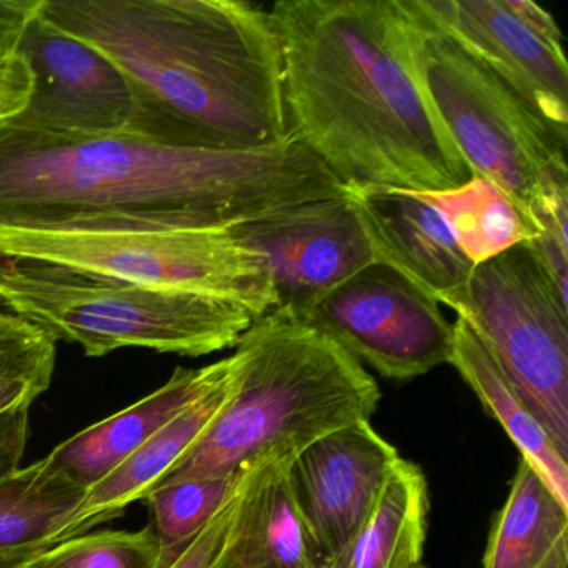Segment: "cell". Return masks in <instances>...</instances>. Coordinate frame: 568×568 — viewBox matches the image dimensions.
<instances>
[{
  "label": "cell",
  "instance_id": "6da1fadb",
  "mask_svg": "<svg viewBox=\"0 0 568 568\" xmlns=\"http://www.w3.org/2000/svg\"><path fill=\"white\" fill-rule=\"evenodd\" d=\"M345 194L294 134L258 151L182 148L134 131L54 134L0 122V229L224 227Z\"/></svg>",
  "mask_w": 568,
  "mask_h": 568
},
{
  "label": "cell",
  "instance_id": "7a4b0ae2",
  "mask_svg": "<svg viewBox=\"0 0 568 568\" xmlns=\"http://www.w3.org/2000/svg\"><path fill=\"white\" fill-rule=\"evenodd\" d=\"M291 132L345 185L458 187L470 168L418 88L398 0L272 6Z\"/></svg>",
  "mask_w": 568,
  "mask_h": 568
},
{
  "label": "cell",
  "instance_id": "3957f363",
  "mask_svg": "<svg viewBox=\"0 0 568 568\" xmlns=\"http://www.w3.org/2000/svg\"><path fill=\"white\" fill-rule=\"evenodd\" d=\"M138 99L132 131L182 148L258 151L291 138L271 14L242 0H42Z\"/></svg>",
  "mask_w": 568,
  "mask_h": 568
},
{
  "label": "cell",
  "instance_id": "277c9868",
  "mask_svg": "<svg viewBox=\"0 0 568 568\" xmlns=\"http://www.w3.org/2000/svg\"><path fill=\"white\" fill-rule=\"evenodd\" d=\"M235 355L231 397L158 485L237 474L265 457L294 460L318 438L371 420L382 398L357 358L284 312L257 318Z\"/></svg>",
  "mask_w": 568,
  "mask_h": 568
},
{
  "label": "cell",
  "instance_id": "5b68a950",
  "mask_svg": "<svg viewBox=\"0 0 568 568\" xmlns=\"http://www.w3.org/2000/svg\"><path fill=\"white\" fill-rule=\"evenodd\" d=\"M0 302L88 357L121 348L204 357L232 348L257 321L244 305L191 292L162 291L62 265L4 258Z\"/></svg>",
  "mask_w": 568,
  "mask_h": 568
},
{
  "label": "cell",
  "instance_id": "8992f818",
  "mask_svg": "<svg viewBox=\"0 0 568 568\" xmlns=\"http://www.w3.org/2000/svg\"><path fill=\"white\" fill-rule=\"evenodd\" d=\"M412 71L432 111L470 168L504 189L518 211L535 185L567 168L568 134L462 48L417 6L398 0Z\"/></svg>",
  "mask_w": 568,
  "mask_h": 568
},
{
  "label": "cell",
  "instance_id": "52a82bcc",
  "mask_svg": "<svg viewBox=\"0 0 568 568\" xmlns=\"http://www.w3.org/2000/svg\"><path fill=\"white\" fill-rule=\"evenodd\" d=\"M4 258L62 265L162 291L191 292L247 307H277L267 261L224 227L55 232L0 229Z\"/></svg>",
  "mask_w": 568,
  "mask_h": 568
},
{
  "label": "cell",
  "instance_id": "ba28073f",
  "mask_svg": "<svg viewBox=\"0 0 568 568\" xmlns=\"http://www.w3.org/2000/svg\"><path fill=\"white\" fill-rule=\"evenodd\" d=\"M457 317L568 457V301L525 245L475 267Z\"/></svg>",
  "mask_w": 568,
  "mask_h": 568
},
{
  "label": "cell",
  "instance_id": "9c48e42d",
  "mask_svg": "<svg viewBox=\"0 0 568 568\" xmlns=\"http://www.w3.org/2000/svg\"><path fill=\"white\" fill-rule=\"evenodd\" d=\"M298 321L314 325L388 381H414L450 362L454 324L434 298L378 262L338 285Z\"/></svg>",
  "mask_w": 568,
  "mask_h": 568
},
{
  "label": "cell",
  "instance_id": "30bf717a",
  "mask_svg": "<svg viewBox=\"0 0 568 568\" xmlns=\"http://www.w3.org/2000/svg\"><path fill=\"white\" fill-rule=\"evenodd\" d=\"M231 232L267 261L277 295L274 311L295 318L377 264L347 192L265 212L232 224Z\"/></svg>",
  "mask_w": 568,
  "mask_h": 568
},
{
  "label": "cell",
  "instance_id": "8fae6325",
  "mask_svg": "<svg viewBox=\"0 0 568 568\" xmlns=\"http://www.w3.org/2000/svg\"><path fill=\"white\" fill-rule=\"evenodd\" d=\"M462 48L568 134V68L557 21L531 0H417Z\"/></svg>",
  "mask_w": 568,
  "mask_h": 568
},
{
  "label": "cell",
  "instance_id": "7c38bea8",
  "mask_svg": "<svg viewBox=\"0 0 568 568\" xmlns=\"http://www.w3.org/2000/svg\"><path fill=\"white\" fill-rule=\"evenodd\" d=\"M42 8V6H41ZM16 54L34 75L16 125L54 134H115L138 121L134 89L118 65L52 24L41 9L22 32Z\"/></svg>",
  "mask_w": 568,
  "mask_h": 568
},
{
  "label": "cell",
  "instance_id": "4fadbf2b",
  "mask_svg": "<svg viewBox=\"0 0 568 568\" xmlns=\"http://www.w3.org/2000/svg\"><path fill=\"white\" fill-rule=\"evenodd\" d=\"M400 458L371 420H361L318 438L292 460V494L322 567L367 524Z\"/></svg>",
  "mask_w": 568,
  "mask_h": 568
},
{
  "label": "cell",
  "instance_id": "5bb4252c",
  "mask_svg": "<svg viewBox=\"0 0 568 568\" xmlns=\"http://www.w3.org/2000/svg\"><path fill=\"white\" fill-rule=\"evenodd\" d=\"M345 192L378 264L460 315L475 265L440 212L420 192L405 189L352 184Z\"/></svg>",
  "mask_w": 568,
  "mask_h": 568
},
{
  "label": "cell",
  "instance_id": "9a60e30c",
  "mask_svg": "<svg viewBox=\"0 0 568 568\" xmlns=\"http://www.w3.org/2000/svg\"><path fill=\"white\" fill-rule=\"evenodd\" d=\"M234 367L235 357L231 355L201 368H175L161 388L62 442L45 460L59 474L89 490L189 405L224 381Z\"/></svg>",
  "mask_w": 568,
  "mask_h": 568
},
{
  "label": "cell",
  "instance_id": "2e32d148",
  "mask_svg": "<svg viewBox=\"0 0 568 568\" xmlns=\"http://www.w3.org/2000/svg\"><path fill=\"white\" fill-rule=\"evenodd\" d=\"M291 464L265 457L247 468L231 527L209 568H322L292 494Z\"/></svg>",
  "mask_w": 568,
  "mask_h": 568
},
{
  "label": "cell",
  "instance_id": "e0dca14e",
  "mask_svg": "<svg viewBox=\"0 0 568 568\" xmlns=\"http://www.w3.org/2000/svg\"><path fill=\"white\" fill-rule=\"evenodd\" d=\"M234 357V371L224 381L189 405L131 457L89 488L61 541L88 534L89 528L121 517L129 505L142 500L172 470L231 397L239 371L237 355Z\"/></svg>",
  "mask_w": 568,
  "mask_h": 568
},
{
  "label": "cell",
  "instance_id": "ac0fdd59",
  "mask_svg": "<svg viewBox=\"0 0 568 568\" xmlns=\"http://www.w3.org/2000/svg\"><path fill=\"white\" fill-rule=\"evenodd\" d=\"M474 390L485 412L504 428L555 497L568 507V457L561 454L547 428L528 407L520 392L495 364L487 348L464 318L454 324L450 362Z\"/></svg>",
  "mask_w": 568,
  "mask_h": 568
},
{
  "label": "cell",
  "instance_id": "d6986e66",
  "mask_svg": "<svg viewBox=\"0 0 568 568\" xmlns=\"http://www.w3.org/2000/svg\"><path fill=\"white\" fill-rule=\"evenodd\" d=\"M85 494L45 458L0 475V568H26L58 545Z\"/></svg>",
  "mask_w": 568,
  "mask_h": 568
},
{
  "label": "cell",
  "instance_id": "ffe728a7",
  "mask_svg": "<svg viewBox=\"0 0 568 568\" xmlns=\"http://www.w3.org/2000/svg\"><path fill=\"white\" fill-rule=\"evenodd\" d=\"M484 568H568V507L524 458L495 515Z\"/></svg>",
  "mask_w": 568,
  "mask_h": 568
},
{
  "label": "cell",
  "instance_id": "44dd1931",
  "mask_svg": "<svg viewBox=\"0 0 568 568\" xmlns=\"http://www.w3.org/2000/svg\"><path fill=\"white\" fill-rule=\"evenodd\" d=\"M427 478L400 458L361 531L322 568H418L427 538Z\"/></svg>",
  "mask_w": 568,
  "mask_h": 568
},
{
  "label": "cell",
  "instance_id": "7402d4cb",
  "mask_svg": "<svg viewBox=\"0 0 568 568\" xmlns=\"http://www.w3.org/2000/svg\"><path fill=\"white\" fill-rule=\"evenodd\" d=\"M420 195L440 212L475 267L527 242V224L517 205L488 179L471 175L458 187Z\"/></svg>",
  "mask_w": 568,
  "mask_h": 568
},
{
  "label": "cell",
  "instance_id": "603a6c76",
  "mask_svg": "<svg viewBox=\"0 0 568 568\" xmlns=\"http://www.w3.org/2000/svg\"><path fill=\"white\" fill-rule=\"evenodd\" d=\"M247 468L237 474L184 478L158 485L142 500L151 508L155 535L162 545L164 568H168L209 521L235 497Z\"/></svg>",
  "mask_w": 568,
  "mask_h": 568
},
{
  "label": "cell",
  "instance_id": "cb8c5ba5",
  "mask_svg": "<svg viewBox=\"0 0 568 568\" xmlns=\"http://www.w3.org/2000/svg\"><path fill=\"white\" fill-rule=\"evenodd\" d=\"M58 342L38 325L0 312V417L31 405L51 387Z\"/></svg>",
  "mask_w": 568,
  "mask_h": 568
},
{
  "label": "cell",
  "instance_id": "d4e9b609",
  "mask_svg": "<svg viewBox=\"0 0 568 568\" xmlns=\"http://www.w3.org/2000/svg\"><path fill=\"white\" fill-rule=\"evenodd\" d=\"M521 217L528 229L525 247L544 268L561 297L568 281V165L545 175L528 195Z\"/></svg>",
  "mask_w": 568,
  "mask_h": 568
},
{
  "label": "cell",
  "instance_id": "484cf974",
  "mask_svg": "<svg viewBox=\"0 0 568 568\" xmlns=\"http://www.w3.org/2000/svg\"><path fill=\"white\" fill-rule=\"evenodd\" d=\"M26 568H164L162 545L151 525L138 531L102 530L69 538Z\"/></svg>",
  "mask_w": 568,
  "mask_h": 568
},
{
  "label": "cell",
  "instance_id": "4316f807",
  "mask_svg": "<svg viewBox=\"0 0 568 568\" xmlns=\"http://www.w3.org/2000/svg\"><path fill=\"white\" fill-rule=\"evenodd\" d=\"M242 487V485H241ZM241 490V488H239ZM239 491L232 497L222 510L209 521L207 527L194 538L191 545L169 565L168 568H209L217 555L225 534L231 527L234 517L235 504H237Z\"/></svg>",
  "mask_w": 568,
  "mask_h": 568
},
{
  "label": "cell",
  "instance_id": "83f0119b",
  "mask_svg": "<svg viewBox=\"0 0 568 568\" xmlns=\"http://www.w3.org/2000/svg\"><path fill=\"white\" fill-rule=\"evenodd\" d=\"M34 75L19 54L0 55V122L18 118L31 98Z\"/></svg>",
  "mask_w": 568,
  "mask_h": 568
},
{
  "label": "cell",
  "instance_id": "f1b7e54d",
  "mask_svg": "<svg viewBox=\"0 0 568 568\" xmlns=\"http://www.w3.org/2000/svg\"><path fill=\"white\" fill-rule=\"evenodd\" d=\"M29 410L19 408L0 417V475L21 467L29 440Z\"/></svg>",
  "mask_w": 568,
  "mask_h": 568
},
{
  "label": "cell",
  "instance_id": "f546056e",
  "mask_svg": "<svg viewBox=\"0 0 568 568\" xmlns=\"http://www.w3.org/2000/svg\"><path fill=\"white\" fill-rule=\"evenodd\" d=\"M41 6L42 0H0V55L16 54L26 26Z\"/></svg>",
  "mask_w": 568,
  "mask_h": 568
},
{
  "label": "cell",
  "instance_id": "4dcf8cb0",
  "mask_svg": "<svg viewBox=\"0 0 568 568\" xmlns=\"http://www.w3.org/2000/svg\"><path fill=\"white\" fill-rule=\"evenodd\" d=\"M418 568H425V567H424V565H420V567H418Z\"/></svg>",
  "mask_w": 568,
  "mask_h": 568
}]
</instances>
